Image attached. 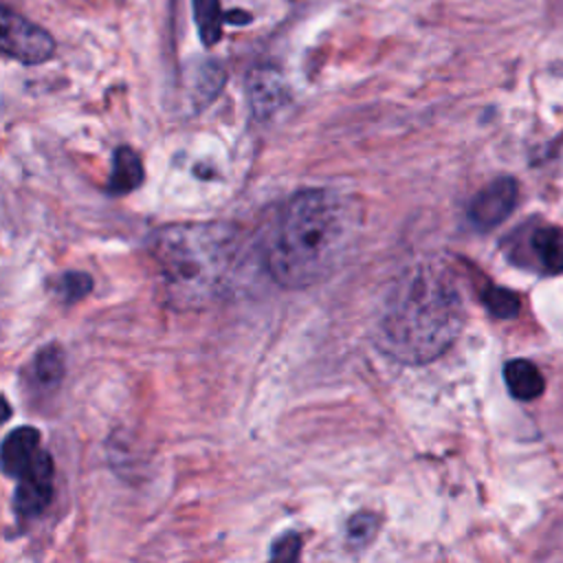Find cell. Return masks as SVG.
Masks as SVG:
<instances>
[{"label": "cell", "instance_id": "9c48e42d", "mask_svg": "<svg viewBox=\"0 0 563 563\" xmlns=\"http://www.w3.org/2000/svg\"><path fill=\"white\" fill-rule=\"evenodd\" d=\"M40 451V431L33 427L13 429L2 442V471L7 477H20Z\"/></svg>", "mask_w": 563, "mask_h": 563}, {"label": "cell", "instance_id": "2e32d148", "mask_svg": "<svg viewBox=\"0 0 563 563\" xmlns=\"http://www.w3.org/2000/svg\"><path fill=\"white\" fill-rule=\"evenodd\" d=\"M55 288H57V292H59L62 299H66V301H77V299H81L84 295L90 292L92 279H90V275H86V273L73 271V273H64V275L57 279Z\"/></svg>", "mask_w": 563, "mask_h": 563}, {"label": "cell", "instance_id": "4fadbf2b", "mask_svg": "<svg viewBox=\"0 0 563 563\" xmlns=\"http://www.w3.org/2000/svg\"><path fill=\"white\" fill-rule=\"evenodd\" d=\"M33 374H35V380L40 385H44L46 389L57 387L62 376H64V354H62V350L57 345L44 347L33 361Z\"/></svg>", "mask_w": 563, "mask_h": 563}, {"label": "cell", "instance_id": "3957f363", "mask_svg": "<svg viewBox=\"0 0 563 563\" xmlns=\"http://www.w3.org/2000/svg\"><path fill=\"white\" fill-rule=\"evenodd\" d=\"M235 253V233L220 222L165 227L152 240L165 295L178 310H196L222 297Z\"/></svg>", "mask_w": 563, "mask_h": 563}, {"label": "cell", "instance_id": "7c38bea8", "mask_svg": "<svg viewBox=\"0 0 563 563\" xmlns=\"http://www.w3.org/2000/svg\"><path fill=\"white\" fill-rule=\"evenodd\" d=\"M191 7H194V22L198 26L200 42L205 46L218 44L222 37V22H224L220 0H191Z\"/></svg>", "mask_w": 563, "mask_h": 563}, {"label": "cell", "instance_id": "7a4b0ae2", "mask_svg": "<svg viewBox=\"0 0 563 563\" xmlns=\"http://www.w3.org/2000/svg\"><path fill=\"white\" fill-rule=\"evenodd\" d=\"M356 211L332 189H306L288 200L268 242L266 266L286 288L325 279L352 246Z\"/></svg>", "mask_w": 563, "mask_h": 563}, {"label": "cell", "instance_id": "277c9868", "mask_svg": "<svg viewBox=\"0 0 563 563\" xmlns=\"http://www.w3.org/2000/svg\"><path fill=\"white\" fill-rule=\"evenodd\" d=\"M0 22H2L0 46L7 57H13L26 66L44 64L46 59L53 57L55 40L46 29L26 20L24 15L15 13L9 7H2Z\"/></svg>", "mask_w": 563, "mask_h": 563}, {"label": "cell", "instance_id": "5b68a950", "mask_svg": "<svg viewBox=\"0 0 563 563\" xmlns=\"http://www.w3.org/2000/svg\"><path fill=\"white\" fill-rule=\"evenodd\" d=\"M53 497V460L46 451H37L33 462L18 477L13 508L20 517L40 515Z\"/></svg>", "mask_w": 563, "mask_h": 563}, {"label": "cell", "instance_id": "8992f818", "mask_svg": "<svg viewBox=\"0 0 563 563\" xmlns=\"http://www.w3.org/2000/svg\"><path fill=\"white\" fill-rule=\"evenodd\" d=\"M517 183L510 176H499L482 187L468 205V218L477 229L501 224L517 205Z\"/></svg>", "mask_w": 563, "mask_h": 563}, {"label": "cell", "instance_id": "5bb4252c", "mask_svg": "<svg viewBox=\"0 0 563 563\" xmlns=\"http://www.w3.org/2000/svg\"><path fill=\"white\" fill-rule=\"evenodd\" d=\"M482 301H484L486 310L499 319H510L521 308L519 295L508 288H501V286H486L482 292Z\"/></svg>", "mask_w": 563, "mask_h": 563}, {"label": "cell", "instance_id": "e0dca14e", "mask_svg": "<svg viewBox=\"0 0 563 563\" xmlns=\"http://www.w3.org/2000/svg\"><path fill=\"white\" fill-rule=\"evenodd\" d=\"M301 552V537L297 532H288L279 537L271 548V559L277 561H295Z\"/></svg>", "mask_w": 563, "mask_h": 563}, {"label": "cell", "instance_id": "ac0fdd59", "mask_svg": "<svg viewBox=\"0 0 563 563\" xmlns=\"http://www.w3.org/2000/svg\"><path fill=\"white\" fill-rule=\"evenodd\" d=\"M224 20H229L231 24H238V26H242V24L251 22V15H249L246 11H242V9H231L229 13H224Z\"/></svg>", "mask_w": 563, "mask_h": 563}, {"label": "cell", "instance_id": "6da1fadb", "mask_svg": "<svg viewBox=\"0 0 563 563\" xmlns=\"http://www.w3.org/2000/svg\"><path fill=\"white\" fill-rule=\"evenodd\" d=\"M464 325V303L453 277L438 264L407 268L387 292L376 345L407 365L440 356Z\"/></svg>", "mask_w": 563, "mask_h": 563}, {"label": "cell", "instance_id": "9a60e30c", "mask_svg": "<svg viewBox=\"0 0 563 563\" xmlns=\"http://www.w3.org/2000/svg\"><path fill=\"white\" fill-rule=\"evenodd\" d=\"M376 530H378V519L374 515H369V512H358V515H354L347 521L345 537H347L350 545L363 548V545H367L374 539Z\"/></svg>", "mask_w": 563, "mask_h": 563}, {"label": "cell", "instance_id": "30bf717a", "mask_svg": "<svg viewBox=\"0 0 563 563\" xmlns=\"http://www.w3.org/2000/svg\"><path fill=\"white\" fill-rule=\"evenodd\" d=\"M504 380L512 398L534 400L543 394L545 380L539 367L526 358H512L504 365Z\"/></svg>", "mask_w": 563, "mask_h": 563}, {"label": "cell", "instance_id": "ba28073f", "mask_svg": "<svg viewBox=\"0 0 563 563\" xmlns=\"http://www.w3.org/2000/svg\"><path fill=\"white\" fill-rule=\"evenodd\" d=\"M526 249L539 271L563 273V229L534 227L528 233Z\"/></svg>", "mask_w": 563, "mask_h": 563}, {"label": "cell", "instance_id": "8fae6325", "mask_svg": "<svg viewBox=\"0 0 563 563\" xmlns=\"http://www.w3.org/2000/svg\"><path fill=\"white\" fill-rule=\"evenodd\" d=\"M143 183V163L132 147H119L112 156L108 189L112 194H130Z\"/></svg>", "mask_w": 563, "mask_h": 563}, {"label": "cell", "instance_id": "52a82bcc", "mask_svg": "<svg viewBox=\"0 0 563 563\" xmlns=\"http://www.w3.org/2000/svg\"><path fill=\"white\" fill-rule=\"evenodd\" d=\"M246 92L251 110L257 119H268L273 112L282 108V103L288 97L282 75L271 66H257L249 73Z\"/></svg>", "mask_w": 563, "mask_h": 563}]
</instances>
